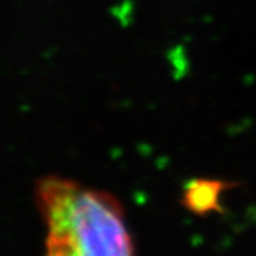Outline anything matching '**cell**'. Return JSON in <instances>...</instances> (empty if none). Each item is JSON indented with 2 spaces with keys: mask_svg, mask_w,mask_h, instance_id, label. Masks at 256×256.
I'll use <instances>...</instances> for the list:
<instances>
[{
  "mask_svg": "<svg viewBox=\"0 0 256 256\" xmlns=\"http://www.w3.org/2000/svg\"><path fill=\"white\" fill-rule=\"evenodd\" d=\"M50 256H128L136 252L117 198L73 180L48 175L36 182Z\"/></svg>",
  "mask_w": 256,
  "mask_h": 256,
  "instance_id": "1",
  "label": "cell"
},
{
  "mask_svg": "<svg viewBox=\"0 0 256 256\" xmlns=\"http://www.w3.org/2000/svg\"><path fill=\"white\" fill-rule=\"evenodd\" d=\"M222 184L215 181H194L185 192V205L196 214H206L218 208Z\"/></svg>",
  "mask_w": 256,
  "mask_h": 256,
  "instance_id": "2",
  "label": "cell"
}]
</instances>
